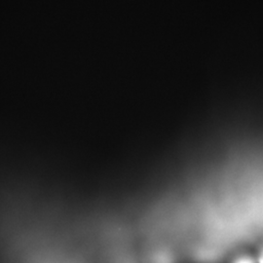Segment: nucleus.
I'll return each mask as SVG.
<instances>
[{
  "mask_svg": "<svg viewBox=\"0 0 263 263\" xmlns=\"http://www.w3.org/2000/svg\"><path fill=\"white\" fill-rule=\"evenodd\" d=\"M259 263H263V251L261 252V254L259 255V259H258Z\"/></svg>",
  "mask_w": 263,
  "mask_h": 263,
  "instance_id": "f03ea898",
  "label": "nucleus"
},
{
  "mask_svg": "<svg viewBox=\"0 0 263 263\" xmlns=\"http://www.w3.org/2000/svg\"><path fill=\"white\" fill-rule=\"evenodd\" d=\"M234 263H255L254 259L252 257L249 256H242L240 258H238Z\"/></svg>",
  "mask_w": 263,
  "mask_h": 263,
  "instance_id": "f257e3e1",
  "label": "nucleus"
}]
</instances>
